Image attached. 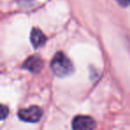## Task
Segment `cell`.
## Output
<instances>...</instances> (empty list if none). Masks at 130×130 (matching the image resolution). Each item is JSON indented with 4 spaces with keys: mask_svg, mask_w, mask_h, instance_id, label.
I'll list each match as a JSON object with an SVG mask.
<instances>
[{
    "mask_svg": "<svg viewBox=\"0 0 130 130\" xmlns=\"http://www.w3.org/2000/svg\"><path fill=\"white\" fill-rule=\"evenodd\" d=\"M51 69L55 76L63 78L73 71V64L63 53L59 52L55 54L51 61Z\"/></svg>",
    "mask_w": 130,
    "mask_h": 130,
    "instance_id": "6da1fadb",
    "label": "cell"
},
{
    "mask_svg": "<svg viewBox=\"0 0 130 130\" xmlns=\"http://www.w3.org/2000/svg\"><path fill=\"white\" fill-rule=\"evenodd\" d=\"M42 115H43V111L41 108L34 105L29 108L22 109L18 112V117L20 118V119L29 123H36L39 121Z\"/></svg>",
    "mask_w": 130,
    "mask_h": 130,
    "instance_id": "7a4b0ae2",
    "label": "cell"
},
{
    "mask_svg": "<svg viewBox=\"0 0 130 130\" xmlns=\"http://www.w3.org/2000/svg\"><path fill=\"white\" fill-rule=\"evenodd\" d=\"M95 121L90 116L78 115L73 119L71 126L73 130H94Z\"/></svg>",
    "mask_w": 130,
    "mask_h": 130,
    "instance_id": "3957f363",
    "label": "cell"
},
{
    "mask_svg": "<svg viewBox=\"0 0 130 130\" xmlns=\"http://www.w3.org/2000/svg\"><path fill=\"white\" fill-rule=\"evenodd\" d=\"M44 66V61L38 56H30L23 63V69H26L31 72H39Z\"/></svg>",
    "mask_w": 130,
    "mask_h": 130,
    "instance_id": "277c9868",
    "label": "cell"
},
{
    "mask_svg": "<svg viewBox=\"0 0 130 130\" xmlns=\"http://www.w3.org/2000/svg\"><path fill=\"white\" fill-rule=\"evenodd\" d=\"M46 38L44 35V33L40 30L38 28H34V29L31 30L30 33V41L32 45L35 48H38L40 47L45 44Z\"/></svg>",
    "mask_w": 130,
    "mask_h": 130,
    "instance_id": "5b68a950",
    "label": "cell"
},
{
    "mask_svg": "<svg viewBox=\"0 0 130 130\" xmlns=\"http://www.w3.org/2000/svg\"><path fill=\"white\" fill-rule=\"evenodd\" d=\"M8 115V108L6 107L5 105L1 106V119H5Z\"/></svg>",
    "mask_w": 130,
    "mask_h": 130,
    "instance_id": "8992f818",
    "label": "cell"
},
{
    "mask_svg": "<svg viewBox=\"0 0 130 130\" xmlns=\"http://www.w3.org/2000/svg\"><path fill=\"white\" fill-rule=\"evenodd\" d=\"M116 1L119 6H123V7H126V6H130V0H116Z\"/></svg>",
    "mask_w": 130,
    "mask_h": 130,
    "instance_id": "52a82bcc",
    "label": "cell"
}]
</instances>
